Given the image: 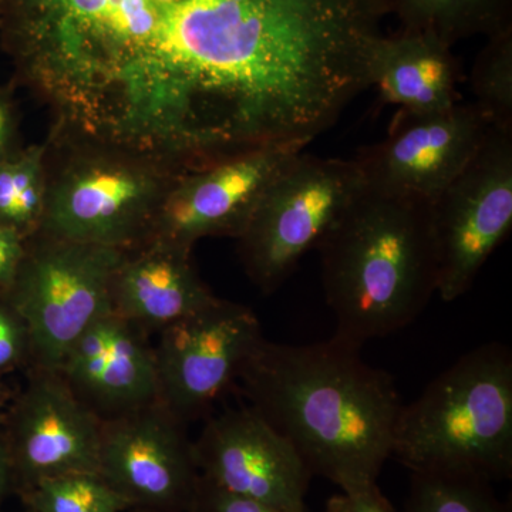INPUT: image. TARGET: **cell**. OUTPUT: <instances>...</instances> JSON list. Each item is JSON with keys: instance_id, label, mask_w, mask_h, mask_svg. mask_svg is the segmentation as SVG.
<instances>
[{"instance_id": "1", "label": "cell", "mask_w": 512, "mask_h": 512, "mask_svg": "<svg viewBox=\"0 0 512 512\" xmlns=\"http://www.w3.org/2000/svg\"><path fill=\"white\" fill-rule=\"evenodd\" d=\"M252 0H0V45L50 131L192 170Z\"/></svg>"}, {"instance_id": "2", "label": "cell", "mask_w": 512, "mask_h": 512, "mask_svg": "<svg viewBox=\"0 0 512 512\" xmlns=\"http://www.w3.org/2000/svg\"><path fill=\"white\" fill-rule=\"evenodd\" d=\"M238 383L312 476L343 494L377 484L403 404L393 377L363 360L359 346L336 336L311 345L264 339Z\"/></svg>"}, {"instance_id": "3", "label": "cell", "mask_w": 512, "mask_h": 512, "mask_svg": "<svg viewBox=\"0 0 512 512\" xmlns=\"http://www.w3.org/2000/svg\"><path fill=\"white\" fill-rule=\"evenodd\" d=\"M336 338L362 348L412 325L437 291L431 201L367 187L318 245Z\"/></svg>"}, {"instance_id": "4", "label": "cell", "mask_w": 512, "mask_h": 512, "mask_svg": "<svg viewBox=\"0 0 512 512\" xmlns=\"http://www.w3.org/2000/svg\"><path fill=\"white\" fill-rule=\"evenodd\" d=\"M392 458L412 473L494 483L512 474V355L503 343L461 356L402 406Z\"/></svg>"}, {"instance_id": "5", "label": "cell", "mask_w": 512, "mask_h": 512, "mask_svg": "<svg viewBox=\"0 0 512 512\" xmlns=\"http://www.w3.org/2000/svg\"><path fill=\"white\" fill-rule=\"evenodd\" d=\"M46 204L36 234L128 251L153 237L177 171L89 138L46 137Z\"/></svg>"}, {"instance_id": "6", "label": "cell", "mask_w": 512, "mask_h": 512, "mask_svg": "<svg viewBox=\"0 0 512 512\" xmlns=\"http://www.w3.org/2000/svg\"><path fill=\"white\" fill-rule=\"evenodd\" d=\"M121 249L35 234L6 298L28 329L37 369L56 372L73 343L113 312Z\"/></svg>"}, {"instance_id": "7", "label": "cell", "mask_w": 512, "mask_h": 512, "mask_svg": "<svg viewBox=\"0 0 512 512\" xmlns=\"http://www.w3.org/2000/svg\"><path fill=\"white\" fill-rule=\"evenodd\" d=\"M365 188L355 158L299 153L272 181L238 241L256 288L275 292Z\"/></svg>"}, {"instance_id": "8", "label": "cell", "mask_w": 512, "mask_h": 512, "mask_svg": "<svg viewBox=\"0 0 512 512\" xmlns=\"http://www.w3.org/2000/svg\"><path fill=\"white\" fill-rule=\"evenodd\" d=\"M512 228V130L490 127L460 174L431 200L437 291L466 295Z\"/></svg>"}, {"instance_id": "9", "label": "cell", "mask_w": 512, "mask_h": 512, "mask_svg": "<svg viewBox=\"0 0 512 512\" xmlns=\"http://www.w3.org/2000/svg\"><path fill=\"white\" fill-rule=\"evenodd\" d=\"M262 340L258 316L220 298L160 330L154 353L161 403L184 423L207 413Z\"/></svg>"}, {"instance_id": "10", "label": "cell", "mask_w": 512, "mask_h": 512, "mask_svg": "<svg viewBox=\"0 0 512 512\" xmlns=\"http://www.w3.org/2000/svg\"><path fill=\"white\" fill-rule=\"evenodd\" d=\"M97 473L143 512H188L200 481L185 423L161 400L101 420Z\"/></svg>"}, {"instance_id": "11", "label": "cell", "mask_w": 512, "mask_h": 512, "mask_svg": "<svg viewBox=\"0 0 512 512\" xmlns=\"http://www.w3.org/2000/svg\"><path fill=\"white\" fill-rule=\"evenodd\" d=\"M488 130L473 101L423 116L400 113L387 137L355 160L367 187L431 201L470 163Z\"/></svg>"}, {"instance_id": "12", "label": "cell", "mask_w": 512, "mask_h": 512, "mask_svg": "<svg viewBox=\"0 0 512 512\" xmlns=\"http://www.w3.org/2000/svg\"><path fill=\"white\" fill-rule=\"evenodd\" d=\"M200 476L222 490L285 512H306L309 473L289 441L254 409L211 417L192 441Z\"/></svg>"}, {"instance_id": "13", "label": "cell", "mask_w": 512, "mask_h": 512, "mask_svg": "<svg viewBox=\"0 0 512 512\" xmlns=\"http://www.w3.org/2000/svg\"><path fill=\"white\" fill-rule=\"evenodd\" d=\"M303 148H258L178 175L151 238L187 249L204 238L238 239L269 185Z\"/></svg>"}, {"instance_id": "14", "label": "cell", "mask_w": 512, "mask_h": 512, "mask_svg": "<svg viewBox=\"0 0 512 512\" xmlns=\"http://www.w3.org/2000/svg\"><path fill=\"white\" fill-rule=\"evenodd\" d=\"M101 420L62 376L37 369L16 410L6 444L12 481L19 490L47 478L99 468Z\"/></svg>"}, {"instance_id": "15", "label": "cell", "mask_w": 512, "mask_h": 512, "mask_svg": "<svg viewBox=\"0 0 512 512\" xmlns=\"http://www.w3.org/2000/svg\"><path fill=\"white\" fill-rule=\"evenodd\" d=\"M56 372L100 420L160 400L156 353L147 333L114 312L84 330Z\"/></svg>"}, {"instance_id": "16", "label": "cell", "mask_w": 512, "mask_h": 512, "mask_svg": "<svg viewBox=\"0 0 512 512\" xmlns=\"http://www.w3.org/2000/svg\"><path fill=\"white\" fill-rule=\"evenodd\" d=\"M191 252L156 238L124 252L114 278L113 312L143 332H160L214 301Z\"/></svg>"}, {"instance_id": "17", "label": "cell", "mask_w": 512, "mask_h": 512, "mask_svg": "<svg viewBox=\"0 0 512 512\" xmlns=\"http://www.w3.org/2000/svg\"><path fill=\"white\" fill-rule=\"evenodd\" d=\"M367 77L380 100L400 107V113L423 116L460 103V63L453 46L431 33L400 29L377 37Z\"/></svg>"}, {"instance_id": "18", "label": "cell", "mask_w": 512, "mask_h": 512, "mask_svg": "<svg viewBox=\"0 0 512 512\" xmlns=\"http://www.w3.org/2000/svg\"><path fill=\"white\" fill-rule=\"evenodd\" d=\"M400 29L431 33L454 46L512 28V0H386Z\"/></svg>"}, {"instance_id": "19", "label": "cell", "mask_w": 512, "mask_h": 512, "mask_svg": "<svg viewBox=\"0 0 512 512\" xmlns=\"http://www.w3.org/2000/svg\"><path fill=\"white\" fill-rule=\"evenodd\" d=\"M46 204V141L0 161V227L22 239L42 225Z\"/></svg>"}, {"instance_id": "20", "label": "cell", "mask_w": 512, "mask_h": 512, "mask_svg": "<svg viewBox=\"0 0 512 512\" xmlns=\"http://www.w3.org/2000/svg\"><path fill=\"white\" fill-rule=\"evenodd\" d=\"M473 103L498 130H512V28L487 37L470 74Z\"/></svg>"}, {"instance_id": "21", "label": "cell", "mask_w": 512, "mask_h": 512, "mask_svg": "<svg viewBox=\"0 0 512 512\" xmlns=\"http://www.w3.org/2000/svg\"><path fill=\"white\" fill-rule=\"evenodd\" d=\"M33 512H124L128 505L97 471L39 481L20 491Z\"/></svg>"}, {"instance_id": "22", "label": "cell", "mask_w": 512, "mask_h": 512, "mask_svg": "<svg viewBox=\"0 0 512 512\" xmlns=\"http://www.w3.org/2000/svg\"><path fill=\"white\" fill-rule=\"evenodd\" d=\"M404 512H510L491 483L457 474L412 473Z\"/></svg>"}, {"instance_id": "23", "label": "cell", "mask_w": 512, "mask_h": 512, "mask_svg": "<svg viewBox=\"0 0 512 512\" xmlns=\"http://www.w3.org/2000/svg\"><path fill=\"white\" fill-rule=\"evenodd\" d=\"M188 512H285L222 490L200 476Z\"/></svg>"}, {"instance_id": "24", "label": "cell", "mask_w": 512, "mask_h": 512, "mask_svg": "<svg viewBox=\"0 0 512 512\" xmlns=\"http://www.w3.org/2000/svg\"><path fill=\"white\" fill-rule=\"evenodd\" d=\"M30 350L28 329L9 302L0 303V369L18 362Z\"/></svg>"}, {"instance_id": "25", "label": "cell", "mask_w": 512, "mask_h": 512, "mask_svg": "<svg viewBox=\"0 0 512 512\" xmlns=\"http://www.w3.org/2000/svg\"><path fill=\"white\" fill-rule=\"evenodd\" d=\"M23 147L20 136V110L15 84L0 86V161Z\"/></svg>"}, {"instance_id": "26", "label": "cell", "mask_w": 512, "mask_h": 512, "mask_svg": "<svg viewBox=\"0 0 512 512\" xmlns=\"http://www.w3.org/2000/svg\"><path fill=\"white\" fill-rule=\"evenodd\" d=\"M25 254V239L0 227V293L6 295Z\"/></svg>"}, {"instance_id": "27", "label": "cell", "mask_w": 512, "mask_h": 512, "mask_svg": "<svg viewBox=\"0 0 512 512\" xmlns=\"http://www.w3.org/2000/svg\"><path fill=\"white\" fill-rule=\"evenodd\" d=\"M345 495L348 497L350 512H397L377 484L367 485Z\"/></svg>"}, {"instance_id": "28", "label": "cell", "mask_w": 512, "mask_h": 512, "mask_svg": "<svg viewBox=\"0 0 512 512\" xmlns=\"http://www.w3.org/2000/svg\"><path fill=\"white\" fill-rule=\"evenodd\" d=\"M10 483H12V471H10L8 448L5 443L0 441V503H2Z\"/></svg>"}, {"instance_id": "29", "label": "cell", "mask_w": 512, "mask_h": 512, "mask_svg": "<svg viewBox=\"0 0 512 512\" xmlns=\"http://www.w3.org/2000/svg\"><path fill=\"white\" fill-rule=\"evenodd\" d=\"M323 512H350L348 497H346L345 494H339L329 498L328 503H326L325 511Z\"/></svg>"}, {"instance_id": "30", "label": "cell", "mask_w": 512, "mask_h": 512, "mask_svg": "<svg viewBox=\"0 0 512 512\" xmlns=\"http://www.w3.org/2000/svg\"><path fill=\"white\" fill-rule=\"evenodd\" d=\"M28 512H33L32 510H28Z\"/></svg>"}, {"instance_id": "31", "label": "cell", "mask_w": 512, "mask_h": 512, "mask_svg": "<svg viewBox=\"0 0 512 512\" xmlns=\"http://www.w3.org/2000/svg\"><path fill=\"white\" fill-rule=\"evenodd\" d=\"M0 397H2V393H0Z\"/></svg>"}, {"instance_id": "32", "label": "cell", "mask_w": 512, "mask_h": 512, "mask_svg": "<svg viewBox=\"0 0 512 512\" xmlns=\"http://www.w3.org/2000/svg\"><path fill=\"white\" fill-rule=\"evenodd\" d=\"M140 512H143V511H140Z\"/></svg>"}]
</instances>
